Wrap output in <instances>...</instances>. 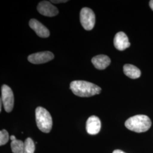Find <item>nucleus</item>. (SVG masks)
<instances>
[{"mask_svg": "<svg viewBox=\"0 0 153 153\" xmlns=\"http://www.w3.org/2000/svg\"><path fill=\"white\" fill-rule=\"evenodd\" d=\"M37 9L40 14L44 16L52 17L56 16L59 14L57 8L47 1L40 2L38 5Z\"/></svg>", "mask_w": 153, "mask_h": 153, "instance_id": "obj_7", "label": "nucleus"}, {"mask_svg": "<svg viewBox=\"0 0 153 153\" xmlns=\"http://www.w3.org/2000/svg\"><path fill=\"white\" fill-rule=\"evenodd\" d=\"M80 22L82 27L86 30H91L95 23V16L94 11L88 7L82 8L80 12Z\"/></svg>", "mask_w": 153, "mask_h": 153, "instance_id": "obj_4", "label": "nucleus"}, {"mask_svg": "<svg viewBox=\"0 0 153 153\" xmlns=\"http://www.w3.org/2000/svg\"><path fill=\"white\" fill-rule=\"evenodd\" d=\"M149 5H150V7H151V9L153 10V0H152V1H150Z\"/></svg>", "mask_w": 153, "mask_h": 153, "instance_id": "obj_19", "label": "nucleus"}, {"mask_svg": "<svg viewBox=\"0 0 153 153\" xmlns=\"http://www.w3.org/2000/svg\"><path fill=\"white\" fill-rule=\"evenodd\" d=\"M10 140H11V141H15V140H16V137L15 136H14V135L11 136L10 137Z\"/></svg>", "mask_w": 153, "mask_h": 153, "instance_id": "obj_18", "label": "nucleus"}, {"mask_svg": "<svg viewBox=\"0 0 153 153\" xmlns=\"http://www.w3.org/2000/svg\"><path fill=\"white\" fill-rule=\"evenodd\" d=\"M125 126L130 131L142 133L148 131L150 129L152 126V121L146 115H135L126 121Z\"/></svg>", "mask_w": 153, "mask_h": 153, "instance_id": "obj_2", "label": "nucleus"}, {"mask_svg": "<svg viewBox=\"0 0 153 153\" xmlns=\"http://www.w3.org/2000/svg\"><path fill=\"white\" fill-rule=\"evenodd\" d=\"M114 43L115 48L119 51H124L131 45L128 36L123 32H119L115 35Z\"/></svg>", "mask_w": 153, "mask_h": 153, "instance_id": "obj_10", "label": "nucleus"}, {"mask_svg": "<svg viewBox=\"0 0 153 153\" xmlns=\"http://www.w3.org/2000/svg\"><path fill=\"white\" fill-rule=\"evenodd\" d=\"M11 150L13 153H24L25 143L22 141L16 140L11 141Z\"/></svg>", "mask_w": 153, "mask_h": 153, "instance_id": "obj_13", "label": "nucleus"}, {"mask_svg": "<svg viewBox=\"0 0 153 153\" xmlns=\"http://www.w3.org/2000/svg\"><path fill=\"white\" fill-rule=\"evenodd\" d=\"M126 76L131 79H137L141 76V71L136 66L126 64L123 68Z\"/></svg>", "mask_w": 153, "mask_h": 153, "instance_id": "obj_12", "label": "nucleus"}, {"mask_svg": "<svg viewBox=\"0 0 153 153\" xmlns=\"http://www.w3.org/2000/svg\"><path fill=\"white\" fill-rule=\"evenodd\" d=\"M29 26L39 37L45 38H48L50 35L48 28L35 19H31L30 21Z\"/></svg>", "mask_w": 153, "mask_h": 153, "instance_id": "obj_9", "label": "nucleus"}, {"mask_svg": "<svg viewBox=\"0 0 153 153\" xmlns=\"http://www.w3.org/2000/svg\"><path fill=\"white\" fill-rule=\"evenodd\" d=\"M86 129L89 134H98L101 129V122L98 117L94 115L90 116L86 122Z\"/></svg>", "mask_w": 153, "mask_h": 153, "instance_id": "obj_8", "label": "nucleus"}, {"mask_svg": "<svg viewBox=\"0 0 153 153\" xmlns=\"http://www.w3.org/2000/svg\"><path fill=\"white\" fill-rule=\"evenodd\" d=\"M1 100L6 112H10L14 107V97L11 88L6 85H4L1 88Z\"/></svg>", "mask_w": 153, "mask_h": 153, "instance_id": "obj_5", "label": "nucleus"}, {"mask_svg": "<svg viewBox=\"0 0 153 153\" xmlns=\"http://www.w3.org/2000/svg\"><path fill=\"white\" fill-rule=\"evenodd\" d=\"M112 153H126L121 150H115Z\"/></svg>", "mask_w": 153, "mask_h": 153, "instance_id": "obj_17", "label": "nucleus"}, {"mask_svg": "<svg viewBox=\"0 0 153 153\" xmlns=\"http://www.w3.org/2000/svg\"><path fill=\"white\" fill-rule=\"evenodd\" d=\"M10 137L9 133L5 129L1 130L0 131V145L2 146L5 145L9 141Z\"/></svg>", "mask_w": 153, "mask_h": 153, "instance_id": "obj_15", "label": "nucleus"}, {"mask_svg": "<svg viewBox=\"0 0 153 153\" xmlns=\"http://www.w3.org/2000/svg\"><path fill=\"white\" fill-rule=\"evenodd\" d=\"M24 143V153H34L35 150V144L31 138H27Z\"/></svg>", "mask_w": 153, "mask_h": 153, "instance_id": "obj_14", "label": "nucleus"}, {"mask_svg": "<svg viewBox=\"0 0 153 153\" xmlns=\"http://www.w3.org/2000/svg\"><path fill=\"white\" fill-rule=\"evenodd\" d=\"M35 118L37 126L43 132L48 133L52 127V118L49 112L43 107H38L35 110Z\"/></svg>", "mask_w": 153, "mask_h": 153, "instance_id": "obj_3", "label": "nucleus"}, {"mask_svg": "<svg viewBox=\"0 0 153 153\" xmlns=\"http://www.w3.org/2000/svg\"><path fill=\"white\" fill-rule=\"evenodd\" d=\"M91 62L94 66L99 70H103L109 66L111 60L106 55H100L94 57Z\"/></svg>", "mask_w": 153, "mask_h": 153, "instance_id": "obj_11", "label": "nucleus"}, {"mask_svg": "<svg viewBox=\"0 0 153 153\" xmlns=\"http://www.w3.org/2000/svg\"><path fill=\"white\" fill-rule=\"evenodd\" d=\"M54 59V55L49 51L40 52L30 55L28 60L34 64H40L49 62Z\"/></svg>", "mask_w": 153, "mask_h": 153, "instance_id": "obj_6", "label": "nucleus"}, {"mask_svg": "<svg viewBox=\"0 0 153 153\" xmlns=\"http://www.w3.org/2000/svg\"><path fill=\"white\" fill-rule=\"evenodd\" d=\"M68 1L67 0H56V1H51V2L54 3V4H59V3H64V2H66Z\"/></svg>", "mask_w": 153, "mask_h": 153, "instance_id": "obj_16", "label": "nucleus"}, {"mask_svg": "<svg viewBox=\"0 0 153 153\" xmlns=\"http://www.w3.org/2000/svg\"><path fill=\"white\" fill-rule=\"evenodd\" d=\"M70 88L74 95L79 97H90L99 94L102 90L98 86L85 81H74L71 83Z\"/></svg>", "mask_w": 153, "mask_h": 153, "instance_id": "obj_1", "label": "nucleus"}]
</instances>
